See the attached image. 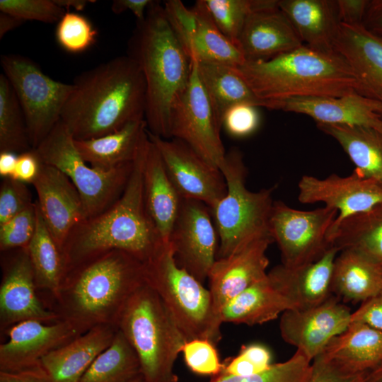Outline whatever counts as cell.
<instances>
[{"label": "cell", "mask_w": 382, "mask_h": 382, "mask_svg": "<svg viewBox=\"0 0 382 382\" xmlns=\"http://www.w3.org/2000/svg\"><path fill=\"white\" fill-rule=\"evenodd\" d=\"M61 120L75 140L97 138L145 120L146 83L137 62L115 57L76 76Z\"/></svg>", "instance_id": "6da1fadb"}, {"label": "cell", "mask_w": 382, "mask_h": 382, "mask_svg": "<svg viewBox=\"0 0 382 382\" xmlns=\"http://www.w3.org/2000/svg\"><path fill=\"white\" fill-rule=\"evenodd\" d=\"M145 283L144 263L125 251L110 250L69 270L50 309L81 335L99 325L117 328L127 301Z\"/></svg>", "instance_id": "7a4b0ae2"}, {"label": "cell", "mask_w": 382, "mask_h": 382, "mask_svg": "<svg viewBox=\"0 0 382 382\" xmlns=\"http://www.w3.org/2000/svg\"><path fill=\"white\" fill-rule=\"evenodd\" d=\"M148 140L120 198L100 214L81 221L70 233L62 250L64 277L79 263L112 250L125 251L146 264L166 243L144 200L143 158Z\"/></svg>", "instance_id": "3957f363"}, {"label": "cell", "mask_w": 382, "mask_h": 382, "mask_svg": "<svg viewBox=\"0 0 382 382\" xmlns=\"http://www.w3.org/2000/svg\"><path fill=\"white\" fill-rule=\"evenodd\" d=\"M127 56L143 74L146 93L145 121L151 133L170 139L173 108L190 81L192 61L176 37L163 6L153 1L127 42Z\"/></svg>", "instance_id": "277c9868"}, {"label": "cell", "mask_w": 382, "mask_h": 382, "mask_svg": "<svg viewBox=\"0 0 382 382\" xmlns=\"http://www.w3.org/2000/svg\"><path fill=\"white\" fill-rule=\"evenodd\" d=\"M255 96L265 101L297 98H337L359 93L358 81L336 52H321L303 45L266 60L236 67Z\"/></svg>", "instance_id": "5b68a950"}, {"label": "cell", "mask_w": 382, "mask_h": 382, "mask_svg": "<svg viewBox=\"0 0 382 382\" xmlns=\"http://www.w3.org/2000/svg\"><path fill=\"white\" fill-rule=\"evenodd\" d=\"M117 328L136 352L145 382H178L175 362L187 340L160 296L147 283L127 301Z\"/></svg>", "instance_id": "8992f818"}, {"label": "cell", "mask_w": 382, "mask_h": 382, "mask_svg": "<svg viewBox=\"0 0 382 382\" xmlns=\"http://www.w3.org/2000/svg\"><path fill=\"white\" fill-rule=\"evenodd\" d=\"M226 182L225 196L210 209L219 237L216 259L244 245L271 237L270 217L276 186L250 191L245 186L247 168L241 151L231 149L220 168Z\"/></svg>", "instance_id": "52a82bcc"}, {"label": "cell", "mask_w": 382, "mask_h": 382, "mask_svg": "<svg viewBox=\"0 0 382 382\" xmlns=\"http://www.w3.org/2000/svg\"><path fill=\"white\" fill-rule=\"evenodd\" d=\"M145 266L146 283L160 296L187 341L206 339L216 345L221 338V325L210 291L177 264L169 242Z\"/></svg>", "instance_id": "ba28073f"}, {"label": "cell", "mask_w": 382, "mask_h": 382, "mask_svg": "<svg viewBox=\"0 0 382 382\" xmlns=\"http://www.w3.org/2000/svg\"><path fill=\"white\" fill-rule=\"evenodd\" d=\"M34 149L43 163L55 167L70 179L81 196L85 219L100 214L120 198L134 162L109 170L88 166L78 151L73 135L61 120Z\"/></svg>", "instance_id": "9c48e42d"}, {"label": "cell", "mask_w": 382, "mask_h": 382, "mask_svg": "<svg viewBox=\"0 0 382 382\" xmlns=\"http://www.w3.org/2000/svg\"><path fill=\"white\" fill-rule=\"evenodd\" d=\"M0 63L23 112L30 145L36 149L61 120L73 84L52 79L21 54H1Z\"/></svg>", "instance_id": "30bf717a"}, {"label": "cell", "mask_w": 382, "mask_h": 382, "mask_svg": "<svg viewBox=\"0 0 382 382\" xmlns=\"http://www.w3.org/2000/svg\"><path fill=\"white\" fill-rule=\"evenodd\" d=\"M337 216L336 209L325 206L303 211L274 201L269 228L280 250L282 265L294 268L321 258L332 247L328 236Z\"/></svg>", "instance_id": "8fae6325"}, {"label": "cell", "mask_w": 382, "mask_h": 382, "mask_svg": "<svg viewBox=\"0 0 382 382\" xmlns=\"http://www.w3.org/2000/svg\"><path fill=\"white\" fill-rule=\"evenodd\" d=\"M187 88L175 103L170 118V139H180L212 165L221 168L226 151L221 127L198 77L196 62Z\"/></svg>", "instance_id": "7c38bea8"}, {"label": "cell", "mask_w": 382, "mask_h": 382, "mask_svg": "<svg viewBox=\"0 0 382 382\" xmlns=\"http://www.w3.org/2000/svg\"><path fill=\"white\" fill-rule=\"evenodd\" d=\"M169 243L177 264L203 284L219 248L209 207L202 202L182 198Z\"/></svg>", "instance_id": "4fadbf2b"}, {"label": "cell", "mask_w": 382, "mask_h": 382, "mask_svg": "<svg viewBox=\"0 0 382 382\" xmlns=\"http://www.w3.org/2000/svg\"><path fill=\"white\" fill-rule=\"evenodd\" d=\"M147 133L182 198L202 202L211 209L225 196L226 182L219 168L180 139H164L148 129Z\"/></svg>", "instance_id": "5bb4252c"}, {"label": "cell", "mask_w": 382, "mask_h": 382, "mask_svg": "<svg viewBox=\"0 0 382 382\" xmlns=\"http://www.w3.org/2000/svg\"><path fill=\"white\" fill-rule=\"evenodd\" d=\"M352 313L332 295L311 308L284 311L280 318V333L286 342L312 362L334 337L348 328Z\"/></svg>", "instance_id": "9a60e30c"}, {"label": "cell", "mask_w": 382, "mask_h": 382, "mask_svg": "<svg viewBox=\"0 0 382 382\" xmlns=\"http://www.w3.org/2000/svg\"><path fill=\"white\" fill-rule=\"evenodd\" d=\"M28 248L14 250L4 262L0 286V328L4 332L26 320L45 323L59 320L38 297Z\"/></svg>", "instance_id": "2e32d148"}, {"label": "cell", "mask_w": 382, "mask_h": 382, "mask_svg": "<svg viewBox=\"0 0 382 382\" xmlns=\"http://www.w3.org/2000/svg\"><path fill=\"white\" fill-rule=\"evenodd\" d=\"M0 345V371L18 373L33 369L46 354L81 334L66 321L45 323L26 320L4 332Z\"/></svg>", "instance_id": "e0dca14e"}, {"label": "cell", "mask_w": 382, "mask_h": 382, "mask_svg": "<svg viewBox=\"0 0 382 382\" xmlns=\"http://www.w3.org/2000/svg\"><path fill=\"white\" fill-rule=\"evenodd\" d=\"M302 204L323 202L336 209V220L368 210L382 202V185L356 169L348 176L332 174L325 178L304 175L298 183Z\"/></svg>", "instance_id": "ac0fdd59"}, {"label": "cell", "mask_w": 382, "mask_h": 382, "mask_svg": "<svg viewBox=\"0 0 382 382\" xmlns=\"http://www.w3.org/2000/svg\"><path fill=\"white\" fill-rule=\"evenodd\" d=\"M272 242L270 237L258 239L226 257L216 260L207 279L214 313L220 325L221 313L225 305L267 277L269 260L266 253Z\"/></svg>", "instance_id": "d6986e66"}, {"label": "cell", "mask_w": 382, "mask_h": 382, "mask_svg": "<svg viewBox=\"0 0 382 382\" xmlns=\"http://www.w3.org/2000/svg\"><path fill=\"white\" fill-rule=\"evenodd\" d=\"M33 185L44 221L62 253L71 231L85 219L81 196L64 173L43 163Z\"/></svg>", "instance_id": "ffe728a7"}, {"label": "cell", "mask_w": 382, "mask_h": 382, "mask_svg": "<svg viewBox=\"0 0 382 382\" xmlns=\"http://www.w3.org/2000/svg\"><path fill=\"white\" fill-rule=\"evenodd\" d=\"M117 328L96 326L46 354L33 371L42 382H80L93 360L112 342Z\"/></svg>", "instance_id": "44dd1931"}, {"label": "cell", "mask_w": 382, "mask_h": 382, "mask_svg": "<svg viewBox=\"0 0 382 382\" xmlns=\"http://www.w3.org/2000/svg\"><path fill=\"white\" fill-rule=\"evenodd\" d=\"M334 50L350 66L359 94L382 105V37L362 24L340 23Z\"/></svg>", "instance_id": "7402d4cb"}, {"label": "cell", "mask_w": 382, "mask_h": 382, "mask_svg": "<svg viewBox=\"0 0 382 382\" xmlns=\"http://www.w3.org/2000/svg\"><path fill=\"white\" fill-rule=\"evenodd\" d=\"M303 45L289 18L279 8L278 0L250 14L238 42L245 61L269 59Z\"/></svg>", "instance_id": "603a6c76"}, {"label": "cell", "mask_w": 382, "mask_h": 382, "mask_svg": "<svg viewBox=\"0 0 382 382\" xmlns=\"http://www.w3.org/2000/svg\"><path fill=\"white\" fill-rule=\"evenodd\" d=\"M337 253V248L332 246L312 263L294 268L277 265L267 272L268 279L291 301L294 309L311 308L333 295L332 272Z\"/></svg>", "instance_id": "cb8c5ba5"}, {"label": "cell", "mask_w": 382, "mask_h": 382, "mask_svg": "<svg viewBox=\"0 0 382 382\" xmlns=\"http://www.w3.org/2000/svg\"><path fill=\"white\" fill-rule=\"evenodd\" d=\"M281 110L306 115L317 123L369 127L382 133V105L354 93L337 98H297Z\"/></svg>", "instance_id": "d4e9b609"}, {"label": "cell", "mask_w": 382, "mask_h": 382, "mask_svg": "<svg viewBox=\"0 0 382 382\" xmlns=\"http://www.w3.org/2000/svg\"><path fill=\"white\" fill-rule=\"evenodd\" d=\"M143 186L148 213L163 241L168 243L182 197L166 171L157 147L149 138L143 158Z\"/></svg>", "instance_id": "484cf974"}, {"label": "cell", "mask_w": 382, "mask_h": 382, "mask_svg": "<svg viewBox=\"0 0 382 382\" xmlns=\"http://www.w3.org/2000/svg\"><path fill=\"white\" fill-rule=\"evenodd\" d=\"M303 43L315 50L333 53L340 22L335 0H278Z\"/></svg>", "instance_id": "4316f807"}, {"label": "cell", "mask_w": 382, "mask_h": 382, "mask_svg": "<svg viewBox=\"0 0 382 382\" xmlns=\"http://www.w3.org/2000/svg\"><path fill=\"white\" fill-rule=\"evenodd\" d=\"M195 62L198 77L221 128L225 112L236 104L248 103L257 108L282 109V101H265L258 98L236 67L211 62Z\"/></svg>", "instance_id": "83f0119b"}, {"label": "cell", "mask_w": 382, "mask_h": 382, "mask_svg": "<svg viewBox=\"0 0 382 382\" xmlns=\"http://www.w3.org/2000/svg\"><path fill=\"white\" fill-rule=\"evenodd\" d=\"M148 138L146 122L145 120H141L131 122L104 136L75 140V145L89 166L109 170L134 162Z\"/></svg>", "instance_id": "f1b7e54d"}, {"label": "cell", "mask_w": 382, "mask_h": 382, "mask_svg": "<svg viewBox=\"0 0 382 382\" xmlns=\"http://www.w3.org/2000/svg\"><path fill=\"white\" fill-rule=\"evenodd\" d=\"M320 354L348 371L368 373L382 363V331L351 322Z\"/></svg>", "instance_id": "f546056e"}, {"label": "cell", "mask_w": 382, "mask_h": 382, "mask_svg": "<svg viewBox=\"0 0 382 382\" xmlns=\"http://www.w3.org/2000/svg\"><path fill=\"white\" fill-rule=\"evenodd\" d=\"M332 294L346 301H364L382 291V265L351 250L339 252L333 266Z\"/></svg>", "instance_id": "4dcf8cb0"}, {"label": "cell", "mask_w": 382, "mask_h": 382, "mask_svg": "<svg viewBox=\"0 0 382 382\" xmlns=\"http://www.w3.org/2000/svg\"><path fill=\"white\" fill-rule=\"evenodd\" d=\"M328 238L339 252L351 250L382 265V202L368 210L335 219Z\"/></svg>", "instance_id": "1f68e13d"}, {"label": "cell", "mask_w": 382, "mask_h": 382, "mask_svg": "<svg viewBox=\"0 0 382 382\" xmlns=\"http://www.w3.org/2000/svg\"><path fill=\"white\" fill-rule=\"evenodd\" d=\"M293 304L272 284L268 277L253 284L228 302L221 313V323L259 325L277 318Z\"/></svg>", "instance_id": "d6a6232c"}, {"label": "cell", "mask_w": 382, "mask_h": 382, "mask_svg": "<svg viewBox=\"0 0 382 382\" xmlns=\"http://www.w3.org/2000/svg\"><path fill=\"white\" fill-rule=\"evenodd\" d=\"M317 127L335 139L355 168L366 178L382 185V133L369 127L317 123Z\"/></svg>", "instance_id": "836d02e7"}, {"label": "cell", "mask_w": 382, "mask_h": 382, "mask_svg": "<svg viewBox=\"0 0 382 382\" xmlns=\"http://www.w3.org/2000/svg\"><path fill=\"white\" fill-rule=\"evenodd\" d=\"M196 30L189 52L191 60L221 63L233 67L242 65L245 59L239 48L220 31L204 0L195 2Z\"/></svg>", "instance_id": "e575fe53"}, {"label": "cell", "mask_w": 382, "mask_h": 382, "mask_svg": "<svg viewBox=\"0 0 382 382\" xmlns=\"http://www.w3.org/2000/svg\"><path fill=\"white\" fill-rule=\"evenodd\" d=\"M35 202L37 226L27 248L37 289L48 292L52 298L57 295L64 278L62 255Z\"/></svg>", "instance_id": "d590c367"}, {"label": "cell", "mask_w": 382, "mask_h": 382, "mask_svg": "<svg viewBox=\"0 0 382 382\" xmlns=\"http://www.w3.org/2000/svg\"><path fill=\"white\" fill-rule=\"evenodd\" d=\"M141 375L136 352L117 329L110 345L93 360L80 382H133Z\"/></svg>", "instance_id": "8d00e7d4"}, {"label": "cell", "mask_w": 382, "mask_h": 382, "mask_svg": "<svg viewBox=\"0 0 382 382\" xmlns=\"http://www.w3.org/2000/svg\"><path fill=\"white\" fill-rule=\"evenodd\" d=\"M23 112L4 74H0V152L16 154L32 149Z\"/></svg>", "instance_id": "74e56055"}, {"label": "cell", "mask_w": 382, "mask_h": 382, "mask_svg": "<svg viewBox=\"0 0 382 382\" xmlns=\"http://www.w3.org/2000/svg\"><path fill=\"white\" fill-rule=\"evenodd\" d=\"M204 2L220 31L238 47L243 27L250 14L273 5L277 0H204Z\"/></svg>", "instance_id": "f35d334b"}, {"label": "cell", "mask_w": 382, "mask_h": 382, "mask_svg": "<svg viewBox=\"0 0 382 382\" xmlns=\"http://www.w3.org/2000/svg\"><path fill=\"white\" fill-rule=\"evenodd\" d=\"M311 362L297 351L288 360L272 364L266 371L250 376H236L223 371L209 382H308Z\"/></svg>", "instance_id": "ab89813d"}, {"label": "cell", "mask_w": 382, "mask_h": 382, "mask_svg": "<svg viewBox=\"0 0 382 382\" xmlns=\"http://www.w3.org/2000/svg\"><path fill=\"white\" fill-rule=\"evenodd\" d=\"M98 32L83 15L66 11L57 23L56 38L59 45L70 53H80L96 40Z\"/></svg>", "instance_id": "60d3db41"}, {"label": "cell", "mask_w": 382, "mask_h": 382, "mask_svg": "<svg viewBox=\"0 0 382 382\" xmlns=\"http://www.w3.org/2000/svg\"><path fill=\"white\" fill-rule=\"evenodd\" d=\"M37 226V206H31L0 225V250L7 252L28 247Z\"/></svg>", "instance_id": "b9f144b4"}, {"label": "cell", "mask_w": 382, "mask_h": 382, "mask_svg": "<svg viewBox=\"0 0 382 382\" xmlns=\"http://www.w3.org/2000/svg\"><path fill=\"white\" fill-rule=\"evenodd\" d=\"M0 11L23 21L45 23L59 22L66 13L54 0H0Z\"/></svg>", "instance_id": "7bdbcfd3"}, {"label": "cell", "mask_w": 382, "mask_h": 382, "mask_svg": "<svg viewBox=\"0 0 382 382\" xmlns=\"http://www.w3.org/2000/svg\"><path fill=\"white\" fill-rule=\"evenodd\" d=\"M182 353L186 366L195 374L214 376L224 369L215 345L206 339H193L184 345Z\"/></svg>", "instance_id": "ee69618b"}, {"label": "cell", "mask_w": 382, "mask_h": 382, "mask_svg": "<svg viewBox=\"0 0 382 382\" xmlns=\"http://www.w3.org/2000/svg\"><path fill=\"white\" fill-rule=\"evenodd\" d=\"M163 6L170 28L189 56L197 25L192 8H187L180 0L166 1Z\"/></svg>", "instance_id": "f6af8a7d"}, {"label": "cell", "mask_w": 382, "mask_h": 382, "mask_svg": "<svg viewBox=\"0 0 382 382\" xmlns=\"http://www.w3.org/2000/svg\"><path fill=\"white\" fill-rule=\"evenodd\" d=\"M33 203L25 183L11 178H3L0 187V225Z\"/></svg>", "instance_id": "bcb514c9"}, {"label": "cell", "mask_w": 382, "mask_h": 382, "mask_svg": "<svg viewBox=\"0 0 382 382\" xmlns=\"http://www.w3.org/2000/svg\"><path fill=\"white\" fill-rule=\"evenodd\" d=\"M260 117L257 107L239 103L230 107L224 113L221 128L234 138H244L253 134L259 127Z\"/></svg>", "instance_id": "7dc6e473"}, {"label": "cell", "mask_w": 382, "mask_h": 382, "mask_svg": "<svg viewBox=\"0 0 382 382\" xmlns=\"http://www.w3.org/2000/svg\"><path fill=\"white\" fill-rule=\"evenodd\" d=\"M366 374L348 371L319 354L311 362L308 382H363Z\"/></svg>", "instance_id": "c3c4849f"}, {"label": "cell", "mask_w": 382, "mask_h": 382, "mask_svg": "<svg viewBox=\"0 0 382 382\" xmlns=\"http://www.w3.org/2000/svg\"><path fill=\"white\" fill-rule=\"evenodd\" d=\"M351 322L362 323L382 331V291L363 301L360 307L352 313Z\"/></svg>", "instance_id": "681fc988"}, {"label": "cell", "mask_w": 382, "mask_h": 382, "mask_svg": "<svg viewBox=\"0 0 382 382\" xmlns=\"http://www.w3.org/2000/svg\"><path fill=\"white\" fill-rule=\"evenodd\" d=\"M42 162L34 149L18 155L16 169L11 178L33 184L38 176Z\"/></svg>", "instance_id": "f907efd6"}, {"label": "cell", "mask_w": 382, "mask_h": 382, "mask_svg": "<svg viewBox=\"0 0 382 382\" xmlns=\"http://www.w3.org/2000/svg\"><path fill=\"white\" fill-rule=\"evenodd\" d=\"M369 0H335L340 22L362 24Z\"/></svg>", "instance_id": "816d5d0a"}, {"label": "cell", "mask_w": 382, "mask_h": 382, "mask_svg": "<svg viewBox=\"0 0 382 382\" xmlns=\"http://www.w3.org/2000/svg\"><path fill=\"white\" fill-rule=\"evenodd\" d=\"M239 354L254 364L260 372L266 371L272 364L270 350L264 345L253 343L243 345Z\"/></svg>", "instance_id": "f5cc1de1"}, {"label": "cell", "mask_w": 382, "mask_h": 382, "mask_svg": "<svg viewBox=\"0 0 382 382\" xmlns=\"http://www.w3.org/2000/svg\"><path fill=\"white\" fill-rule=\"evenodd\" d=\"M223 371L230 375L242 377L261 373L254 364L241 354L225 361Z\"/></svg>", "instance_id": "db71d44e"}, {"label": "cell", "mask_w": 382, "mask_h": 382, "mask_svg": "<svg viewBox=\"0 0 382 382\" xmlns=\"http://www.w3.org/2000/svg\"><path fill=\"white\" fill-rule=\"evenodd\" d=\"M152 1V0H114L110 8L115 14L129 11L135 16L137 21H142Z\"/></svg>", "instance_id": "11a10c76"}, {"label": "cell", "mask_w": 382, "mask_h": 382, "mask_svg": "<svg viewBox=\"0 0 382 382\" xmlns=\"http://www.w3.org/2000/svg\"><path fill=\"white\" fill-rule=\"evenodd\" d=\"M362 25L382 37V0H369Z\"/></svg>", "instance_id": "9f6ffc18"}, {"label": "cell", "mask_w": 382, "mask_h": 382, "mask_svg": "<svg viewBox=\"0 0 382 382\" xmlns=\"http://www.w3.org/2000/svg\"><path fill=\"white\" fill-rule=\"evenodd\" d=\"M18 155L13 152H0V175L3 178H12L14 173Z\"/></svg>", "instance_id": "6f0895ef"}, {"label": "cell", "mask_w": 382, "mask_h": 382, "mask_svg": "<svg viewBox=\"0 0 382 382\" xmlns=\"http://www.w3.org/2000/svg\"><path fill=\"white\" fill-rule=\"evenodd\" d=\"M0 382H42L33 371L18 373L0 371Z\"/></svg>", "instance_id": "680465c9"}, {"label": "cell", "mask_w": 382, "mask_h": 382, "mask_svg": "<svg viewBox=\"0 0 382 382\" xmlns=\"http://www.w3.org/2000/svg\"><path fill=\"white\" fill-rule=\"evenodd\" d=\"M25 21L6 13H0V39L12 30L21 26Z\"/></svg>", "instance_id": "91938a15"}, {"label": "cell", "mask_w": 382, "mask_h": 382, "mask_svg": "<svg viewBox=\"0 0 382 382\" xmlns=\"http://www.w3.org/2000/svg\"><path fill=\"white\" fill-rule=\"evenodd\" d=\"M54 2L65 11L73 8L78 11H83L89 3H94V0H54Z\"/></svg>", "instance_id": "94428289"}, {"label": "cell", "mask_w": 382, "mask_h": 382, "mask_svg": "<svg viewBox=\"0 0 382 382\" xmlns=\"http://www.w3.org/2000/svg\"><path fill=\"white\" fill-rule=\"evenodd\" d=\"M363 382H382V363L369 371Z\"/></svg>", "instance_id": "6125c7cd"}, {"label": "cell", "mask_w": 382, "mask_h": 382, "mask_svg": "<svg viewBox=\"0 0 382 382\" xmlns=\"http://www.w3.org/2000/svg\"><path fill=\"white\" fill-rule=\"evenodd\" d=\"M133 382H145V381L143 376L141 375L139 378H137L136 380H134Z\"/></svg>", "instance_id": "be15d7a7"}]
</instances>
